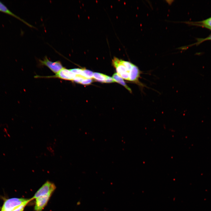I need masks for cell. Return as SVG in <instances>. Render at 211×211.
Segmentation results:
<instances>
[{"label": "cell", "mask_w": 211, "mask_h": 211, "mask_svg": "<svg viewBox=\"0 0 211 211\" xmlns=\"http://www.w3.org/2000/svg\"><path fill=\"white\" fill-rule=\"evenodd\" d=\"M32 200L23 198H12L6 200L4 203L1 211H12L23 204L29 202Z\"/></svg>", "instance_id": "6da1fadb"}, {"label": "cell", "mask_w": 211, "mask_h": 211, "mask_svg": "<svg viewBox=\"0 0 211 211\" xmlns=\"http://www.w3.org/2000/svg\"><path fill=\"white\" fill-rule=\"evenodd\" d=\"M39 61L40 65L47 66L55 74L64 68L60 61H51L47 56L45 57L43 60L39 59Z\"/></svg>", "instance_id": "7a4b0ae2"}, {"label": "cell", "mask_w": 211, "mask_h": 211, "mask_svg": "<svg viewBox=\"0 0 211 211\" xmlns=\"http://www.w3.org/2000/svg\"><path fill=\"white\" fill-rule=\"evenodd\" d=\"M56 188L55 184L51 182L47 181L36 192L32 200L49 193H52Z\"/></svg>", "instance_id": "3957f363"}, {"label": "cell", "mask_w": 211, "mask_h": 211, "mask_svg": "<svg viewBox=\"0 0 211 211\" xmlns=\"http://www.w3.org/2000/svg\"><path fill=\"white\" fill-rule=\"evenodd\" d=\"M52 193H49L35 198V211H42L47 205Z\"/></svg>", "instance_id": "277c9868"}, {"label": "cell", "mask_w": 211, "mask_h": 211, "mask_svg": "<svg viewBox=\"0 0 211 211\" xmlns=\"http://www.w3.org/2000/svg\"><path fill=\"white\" fill-rule=\"evenodd\" d=\"M122 60L116 57H114L112 60L113 64L115 68L117 73L118 74L128 71L122 63Z\"/></svg>", "instance_id": "5b68a950"}, {"label": "cell", "mask_w": 211, "mask_h": 211, "mask_svg": "<svg viewBox=\"0 0 211 211\" xmlns=\"http://www.w3.org/2000/svg\"><path fill=\"white\" fill-rule=\"evenodd\" d=\"M0 11L12 16L13 17H14L20 20L21 21L23 22L26 25H28V26L30 27H33L32 25H31L28 23H27L25 21H24L18 16H17L13 13H12L11 11H10L7 7L2 2L0 1Z\"/></svg>", "instance_id": "8992f818"}, {"label": "cell", "mask_w": 211, "mask_h": 211, "mask_svg": "<svg viewBox=\"0 0 211 211\" xmlns=\"http://www.w3.org/2000/svg\"><path fill=\"white\" fill-rule=\"evenodd\" d=\"M112 78L115 82H117L124 86L130 93L132 90L126 84L123 80L117 73H115L113 75Z\"/></svg>", "instance_id": "52a82bcc"}, {"label": "cell", "mask_w": 211, "mask_h": 211, "mask_svg": "<svg viewBox=\"0 0 211 211\" xmlns=\"http://www.w3.org/2000/svg\"><path fill=\"white\" fill-rule=\"evenodd\" d=\"M107 76V75L101 73L94 72L93 73V78L99 82H105Z\"/></svg>", "instance_id": "ba28073f"}, {"label": "cell", "mask_w": 211, "mask_h": 211, "mask_svg": "<svg viewBox=\"0 0 211 211\" xmlns=\"http://www.w3.org/2000/svg\"><path fill=\"white\" fill-rule=\"evenodd\" d=\"M84 77L85 78L91 79L93 78V73L89 70L83 69Z\"/></svg>", "instance_id": "9c48e42d"}, {"label": "cell", "mask_w": 211, "mask_h": 211, "mask_svg": "<svg viewBox=\"0 0 211 211\" xmlns=\"http://www.w3.org/2000/svg\"><path fill=\"white\" fill-rule=\"evenodd\" d=\"M203 25L211 27V17L204 21L197 22Z\"/></svg>", "instance_id": "30bf717a"}, {"label": "cell", "mask_w": 211, "mask_h": 211, "mask_svg": "<svg viewBox=\"0 0 211 211\" xmlns=\"http://www.w3.org/2000/svg\"><path fill=\"white\" fill-rule=\"evenodd\" d=\"M130 72L127 71L118 74L121 78L127 80H129Z\"/></svg>", "instance_id": "8fae6325"}, {"label": "cell", "mask_w": 211, "mask_h": 211, "mask_svg": "<svg viewBox=\"0 0 211 211\" xmlns=\"http://www.w3.org/2000/svg\"><path fill=\"white\" fill-rule=\"evenodd\" d=\"M85 79V78L81 76L76 75L75 78L72 81L81 84L82 80Z\"/></svg>", "instance_id": "7c38bea8"}, {"label": "cell", "mask_w": 211, "mask_h": 211, "mask_svg": "<svg viewBox=\"0 0 211 211\" xmlns=\"http://www.w3.org/2000/svg\"><path fill=\"white\" fill-rule=\"evenodd\" d=\"M93 81L91 79L85 78L84 79L80 84L84 85H88L91 84Z\"/></svg>", "instance_id": "4fadbf2b"}, {"label": "cell", "mask_w": 211, "mask_h": 211, "mask_svg": "<svg viewBox=\"0 0 211 211\" xmlns=\"http://www.w3.org/2000/svg\"><path fill=\"white\" fill-rule=\"evenodd\" d=\"M29 202L25 203L12 211H23L24 207Z\"/></svg>", "instance_id": "5bb4252c"}, {"label": "cell", "mask_w": 211, "mask_h": 211, "mask_svg": "<svg viewBox=\"0 0 211 211\" xmlns=\"http://www.w3.org/2000/svg\"><path fill=\"white\" fill-rule=\"evenodd\" d=\"M208 40H211V35H210L208 37L205 38H201L198 39V41L197 43L198 44H199L204 41Z\"/></svg>", "instance_id": "9a60e30c"}, {"label": "cell", "mask_w": 211, "mask_h": 211, "mask_svg": "<svg viewBox=\"0 0 211 211\" xmlns=\"http://www.w3.org/2000/svg\"><path fill=\"white\" fill-rule=\"evenodd\" d=\"M115 81L112 78L107 76L106 77V80L105 81V83H110L115 82Z\"/></svg>", "instance_id": "2e32d148"}, {"label": "cell", "mask_w": 211, "mask_h": 211, "mask_svg": "<svg viewBox=\"0 0 211 211\" xmlns=\"http://www.w3.org/2000/svg\"><path fill=\"white\" fill-rule=\"evenodd\" d=\"M194 24V25H196L201 26H202V27H205V28H208V29H209L211 30V27H210L207 26H205V25H201V24H198V23H193V24Z\"/></svg>", "instance_id": "e0dca14e"}]
</instances>
